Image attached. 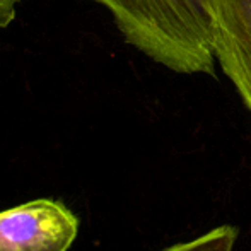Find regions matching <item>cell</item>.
I'll return each instance as SVG.
<instances>
[{"mask_svg": "<svg viewBox=\"0 0 251 251\" xmlns=\"http://www.w3.org/2000/svg\"><path fill=\"white\" fill-rule=\"evenodd\" d=\"M111 14L128 45L178 74L214 75L207 0H89Z\"/></svg>", "mask_w": 251, "mask_h": 251, "instance_id": "obj_1", "label": "cell"}, {"mask_svg": "<svg viewBox=\"0 0 251 251\" xmlns=\"http://www.w3.org/2000/svg\"><path fill=\"white\" fill-rule=\"evenodd\" d=\"M79 219L62 201L36 199L0 210V251H69Z\"/></svg>", "mask_w": 251, "mask_h": 251, "instance_id": "obj_2", "label": "cell"}, {"mask_svg": "<svg viewBox=\"0 0 251 251\" xmlns=\"http://www.w3.org/2000/svg\"><path fill=\"white\" fill-rule=\"evenodd\" d=\"M215 60L251 111V0H207Z\"/></svg>", "mask_w": 251, "mask_h": 251, "instance_id": "obj_3", "label": "cell"}, {"mask_svg": "<svg viewBox=\"0 0 251 251\" xmlns=\"http://www.w3.org/2000/svg\"><path fill=\"white\" fill-rule=\"evenodd\" d=\"M238 229L234 226H219L201 236L173 245L162 251H234Z\"/></svg>", "mask_w": 251, "mask_h": 251, "instance_id": "obj_4", "label": "cell"}, {"mask_svg": "<svg viewBox=\"0 0 251 251\" xmlns=\"http://www.w3.org/2000/svg\"><path fill=\"white\" fill-rule=\"evenodd\" d=\"M21 2L23 0H0V29L12 23L17 12V5Z\"/></svg>", "mask_w": 251, "mask_h": 251, "instance_id": "obj_5", "label": "cell"}]
</instances>
